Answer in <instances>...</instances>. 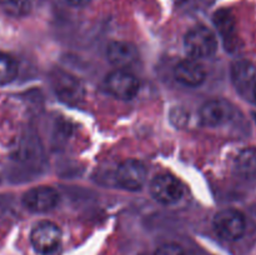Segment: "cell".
Returning a JSON list of instances; mask_svg holds the SVG:
<instances>
[{
    "mask_svg": "<svg viewBox=\"0 0 256 255\" xmlns=\"http://www.w3.org/2000/svg\"><path fill=\"white\" fill-rule=\"evenodd\" d=\"M234 170L242 178L256 176V148H248L242 150L235 158Z\"/></svg>",
    "mask_w": 256,
    "mask_h": 255,
    "instance_id": "cell-14",
    "label": "cell"
},
{
    "mask_svg": "<svg viewBox=\"0 0 256 255\" xmlns=\"http://www.w3.org/2000/svg\"><path fill=\"white\" fill-rule=\"evenodd\" d=\"M232 108L224 100H209L200 108L199 116L205 126H219L232 118Z\"/></svg>",
    "mask_w": 256,
    "mask_h": 255,
    "instance_id": "cell-9",
    "label": "cell"
},
{
    "mask_svg": "<svg viewBox=\"0 0 256 255\" xmlns=\"http://www.w3.org/2000/svg\"><path fill=\"white\" fill-rule=\"evenodd\" d=\"M215 26L219 32L220 36L224 40L226 49L232 50L236 45V22H235L234 15L228 9L218 10L212 18Z\"/></svg>",
    "mask_w": 256,
    "mask_h": 255,
    "instance_id": "cell-13",
    "label": "cell"
},
{
    "mask_svg": "<svg viewBox=\"0 0 256 255\" xmlns=\"http://www.w3.org/2000/svg\"><path fill=\"white\" fill-rule=\"evenodd\" d=\"M232 80L242 94H252L256 85V66L248 60L235 62L232 66Z\"/></svg>",
    "mask_w": 256,
    "mask_h": 255,
    "instance_id": "cell-12",
    "label": "cell"
},
{
    "mask_svg": "<svg viewBox=\"0 0 256 255\" xmlns=\"http://www.w3.org/2000/svg\"><path fill=\"white\" fill-rule=\"evenodd\" d=\"M250 96L252 98V100H254V102L256 104V85L254 86V89L252 90V94H250Z\"/></svg>",
    "mask_w": 256,
    "mask_h": 255,
    "instance_id": "cell-19",
    "label": "cell"
},
{
    "mask_svg": "<svg viewBox=\"0 0 256 255\" xmlns=\"http://www.w3.org/2000/svg\"><path fill=\"white\" fill-rule=\"evenodd\" d=\"M0 5L8 15L14 18L25 16L32 10L30 0H0Z\"/></svg>",
    "mask_w": 256,
    "mask_h": 255,
    "instance_id": "cell-16",
    "label": "cell"
},
{
    "mask_svg": "<svg viewBox=\"0 0 256 255\" xmlns=\"http://www.w3.org/2000/svg\"><path fill=\"white\" fill-rule=\"evenodd\" d=\"M154 255H186L184 249L175 242H166L160 245Z\"/></svg>",
    "mask_w": 256,
    "mask_h": 255,
    "instance_id": "cell-17",
    "label": "cell"
},
{
    "mask_svg": "<svg viewBox=\"0 0 256 255\" xmlns=\"http://www.w3.org/2000/svg\"><path fill=\"white\" fill-rule=\"evenodd\" d=\"M108 60L118 69H126L139 58L136 46L128 42H112L106 48Z\"/></svg>",
    "mask_w": 256,
    "mask_h": 255,
    "instance_id": "cell-10",
    "label": "cell"
},
{
    "mask_svg": "<svg viewBox=\"0 0 256 255\" xmlns=\"http://www.w3.org/2000/svg\"><path fill=\"white\" fill-rule=\"evenodd\" d=\"M18 75V62L12 55L0 52V85L12 82Z\"/></svg>",
    "mask_w": 256,
    "mask_h": 255,
    "instance_id": "cell-15",
    "label": "cell"
},
{
    "mask_svg": "<svg viewBox=\"0 0 256 255\" xmlns=\"http://www.w3.org/2000/svg\"><path fill=\"white\" fill-rule=\"evenodd\" d=\"M70 5L72 6H85V5L89 4L92 0H66Z\"/></svg>",
    "mask_w": 256,
    "mask_h": 255,
    "instance_id": "cell-18",
    "label": "cell"
},
{
    "mask_svg": "<svg viewBox=\"0 0 256 255\" xmlns=\"http://www.w3.org/2000/svg\"><path fill=\"white\" fill-rule=\"evenodd\" d=\"M148 170L142 162L136 159H128L118 166L116 182L122 189L138 192L146 182Z\"/></svg>",
    "mask_w": 256,
    "mask_h": 255,
    "instance_id": "cell-5",
    "label": "cell"
},
{
    "mask_svg": "<svg viewBox=\"0 0 256 255\" xmlns=\"http://www.w3.org/2000/svg\"><path fill=\"white\" fill-rule=\"evenodd\" d=\"M142 255H146V254H142Z\"/></svg>",
    "mask_w": 256,
    "mask_h": 255,
    "instance_id": "cell-22",
    "label": "cell"
},
{
    "mask_svg": "<svg viewBox=\"0 0 256 255\" xmlns=\"http://www.w3.org/2000/svg\"><path fill=\"white\" fill-rule=\"evenodd\" d=\"M44 255H59V252H58V249L54 250V252H46V254Z\"/></svg>",
    "mask_w": 256,
    "mask_h": 255,
    "instance_id": "cell-20",
    "label": "cell"
},
{
    "mask_svg": "<svg viewBox=\"0 0 256 255\" xmlns=\"http://www.w3.org/2000/svg\"><path fill=\"white\" fill-rule=\"evenodd\" d=\"M52 84L58 96L68 104H78L84 96V86L82 82L64 72L56 70L55 74L52 75Z\"/></svg>",
    "mask_w": 256,
    "mask_h": 255,
    "instance_id": "cell-7",
    "label": "cell"
},
{
    "mask_svg": "<svg viewBox=\"0 0 256 255\" xmlns=\"http://www.w3.org/2000/svg\"><path fill=\"white\" fill-rule=\"evenodd\" d=\"M184 46L192 59H204L216 52L218 40L209 28L195 26L185 35Z\"/></svg>",
    "mask_w": 256,
    "mask_h": 255,
    "instance_id": "cell-1",
    "label": "cell"
},
{
    "mask_svg": "<svg viewBox=\"0 0 256 255\" xmlns=\"http://www.w3.org/2000/svg\"><path fill=\"white\" fill-rule=\"evenodd\" d=\"M252 116H254V120H255V122H256V112H252Z\"/></svg>",
    "mask_w": 256,
    "mask_h": 255,
    "instance_id": "cell-21",
    "label": "cell"
},
{
    "mask_svg": "<svg viewBox=\"0 0 256 255\" xmlns=\"http://www.w3.org/2000/svg\"><path fill=\"white\" fill-rule=\"evenodd\" d=\"M105 86L112 96L130 100L139 92L140 82L134 74L125 69H116L105 79Z\"/></svg>",
    "mask_w": 256,
    "mask_h": 255,
    "instance_id": "cell-3",
    "label": "cell"
},
{
    "mask_svg": "<svg viewBox=\"0 0 256 255\" xmlns=\"http://www.w3.org/2000/svg\"><path fill=\"white\" fill-rule=\"evenodd\" d=\"M62 240V230L52 222H42L34 226L30 234V242L38 252L46 254L58 249Z\"/></svg>",
    "mask_w": 256,
    "mask_h": 255,
    "instance_id": "cell-6",
    "label": "cell"
},
{
    "mask_svg": "<svg viewBox=\"0 0 256 255\" xmlns=\"http://www.w3.org/2000/svg\"><path fill=\"white\" fill-rule=\"evenodd\" d=\"M214 230L222 239L235 242L242 238L246 230V219L244 214L236 209H225L218 212L214 218Z\"/></svg>",
    "mask_w": 256,
    "mask_h": 255,
    "instance_id": "cell-2",
    "label": "cell"
},
{
    "mask_svg": "<svg viewBox=\"0 0 256 255\" xmlns=\"http://www.w3.org/2000/svg\"><path fill=\"white\" fill-rule=\"evenodd\" d=\"M59 202V194L50 186L32 188L22 196V204L32 212H46L54 209Z\"/></svg>",
    "mask_w": 256,
    "mask_h": 255,
    "instance_id": "cell-8",
    "label": "cell"
},
{
    "mask_svg": "<svg viewBox=\"0 0 256 255\" xmlns=\"http://www.w3.org/2000/svg\"><path fill=\"white\" fill-rule=\"evenodd\" d=\"M150 192L158 202L170 205L182 199L184 188L182 182L172 175L159 174L150 182Z\"/></svg>",
    "mask_w": 256,
    "mask_h": 255,
    "instance_id": "cell-4",
    "label": "cell"
},
{
    "mask_svg": "<svg viewBox=\"0 0 256 255\" xmlns=\"http://www.w3.org/2000/svg\"><path fill=\"white\" fill-rule=\"evenodd\" d=\"M174 76L185 86H199L206 79L204 66L195 59L182 60L174 69Z\"/></svg>",
    "mask_w": 256,
    "mask_h": 255,
    "instance_id": "cell-11",
    "label": "cell"
}]
</instances>
